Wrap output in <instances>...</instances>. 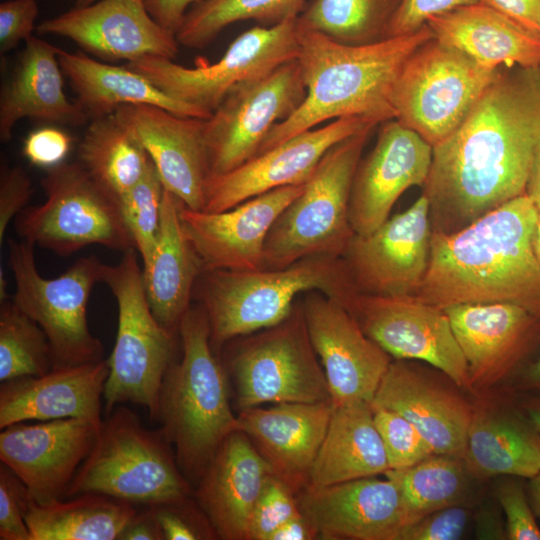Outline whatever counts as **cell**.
I'll return each mask as SVG.
<instances>
[{"label":"cell","mask_w":540,"mask_h":540,"mask_svg":"<svg viewBox=\"0 0 540 540\" xmlns=\"http://www.w3.org/2000/svg\"><path fill=\"white\" fill-rule=\"evenodd\" d=\"M540 147V68L500 70L463 122L433 147L423 193L432 232H456L525 194Z\"/></svg>","instance_id":"obj_1"},{"label":"cell","mask_w":540,"mask_h":540,"mask_svg":"<svg viewBox=\"0 0 540 540\" xmlns=\"http://www.w3.org/2000/svg\"><path fill=\"white\" fill-rule=\"evenodd\" d=\"M538 211L526 194L453 233L432 232L425 276L414 295L440 309L507 302L540 318Z\"/></svg>","instance_id":"obj_2"},{"label":"cell","mask_w":540,"mask_h":540,"mask_svg":"<svg viewBox=\"0 0 540 540\" xmlns=\"http://www.w3.org/2000/svg\"><path fill=\"white\" fill-rule=\"evenodd\" d=\"M300 29L296 60L306 97L294 113L271 129L257 154L329 120L364 116L383 123L395 119L392 94L399 73L411 54L434 38L427 24L365 45L341 44Z\"/></svg>","instance_id":"obj_3"},{"label":"cell","mask_w":540,"mask_h":540,"mask_svg":"<svg viewBox=\"0 0 540 540\" xmlns=\"http://www.w3.org/2000/svg\"><path fill=\"white\" fill-rule=\"evenodd\" d=\"M178 331L182 358L164 376L156 418L162 423L161 434L175 446L181 472L198 482L239 424L230 407L224 370L213 354L203 307H190Z\"/></svg>","instance_id":"obj_4"},{"label":"cell","mask_w":540,"mask_h":540,"mask_svg":"<svg viewBox=\"0 0 540 540\" xmlns=\"http://www.w3.org/2000/svg\"><path fill=\"white\" fill-rule=\"evenodd\" d=\"M201 275L202 307L216 348L280 323L303 292L318 291L342 304L358 291L342 257L313 256L279 269H218Z\"/></svg>","instance_id":"obj_5"},{"label":"cell","mask_w":540,"mask_h":540,"mask_svg":"<svg viewBox=\"0 0 540 540\" xmlns=\"http://www.w3.org/2000/svg\"><path fill=\"white\" fill-rule=\"evenodd\" d=\"M160 433L126 407L102 420L96 441L66 498L95 493L149 506L186 501L189 484Z\"/></svg>","instance_id":"obj_6"},{"label":"cell","mask_w":540,"mask_h":540,"mask_svg":"<svg viewBox=\"0 0 540 540\" xmlns=\"http://www.w3.org/2000/svg\"><path fill=\"white\" fill-rule=\"evenodd\" d=\"M371 131L345 138L325 153L303 191L271 227L263 268H284L313 256L342 257L355 235L349 219V200Z\"/></svg>","instance_id":"obj_7"},{"label":"cell","mask_w":540,"mask_h":540,"mask_svg":"<svg viewBox=\"0 0 540 540\" xmlns=\"http://www.w3.org/2000/svg\"><path fill=\"white\" fill-rule=\"evenodd\" d=\"M136 251L131 248L123 252L116 265L104 268L102 282L115 297L118 325L107 359L109 374L103 397L107 414L130 402L146 407L156 418L162 382L172 364L174 333L151 311Z\"/></svg>","instance_id":"obj_8"},{"label":"cell","mask_w":540,"mask_h":540,"mask_svg":"<svg viewBox=\"0 0 540 540\" xmlns=\"http://www.w3.org/2000/svg\"><path fill=\"white\" fill-rule=\"evenodd\" d=\"M34 247L24 239L8 240L16 284L12 301L47 335L52 369L103 360V345L88 327L87 304L106 264L96 256L80 257L60 276L45 278L37 269Z\"/></svg>","instance_id":"obj_9"},{"label":"cell","mask_w":540,"mask_h":540,"mask_svg":"<svg viewBox=\"0 0 540 540\" xmlns=\"http://www.w3.org/2000/svg\"><path fill=\"white\" fill-rule=\"evenodd\" d=\"M40 183L45 202L27 206L15 218L22 239L59 256L93 244L121 252L135 248L117 198L80 162H62L48 169Z\"/></svg>","instance_id":"obj_10"},{"label":"cell","mask_w":540,"mask_h":540,"mask_svg":"<svg viewBox=\"0 0 540 540\" xmlns=\"http://www.w3.org/2000/svg\"><path fill=\"white\" fill-rule=\"evenodd\" d=\"M499 72L432 38L399 73L392 94L395 119L433 148L463 122Z\"/></svg>","instance_id":"obj_11"},{"label":"cell","mask_w":540,"mask_h":540,"mask_svg":"<svg viewBox=\"0 0 540 540\" xmlns=\"http://www.w3.org/2000/svg\"><path fill=\"white\" fill-rule=\"evenodd\" d=\"M300 31L296 17L243 32L213 63L197 59L194 67H185L172 59L144 56L125 66L149 79L167 95L212 114L237 84L262 78L296 60Z\"/></svg>","instance_id":"obj_12"},{"label":"cell","mask_w":540,"mask_h":540,"mask_svg":"<svg viewBox=\"0 0 540 540\" xmlns=\"http://www.w3.org/2000/svg\"><path fill=\"white\" fill-rule=\"evenodd\" d=\"M301 302L280 323L243 343L231 361L237 404L331 402Z\"/></svg>","instance_id":"obj_13"},{"label":"cell","mask_w":540,"mask_h":540,"mask_svg":"<svg viewBox=\"0 0 540 540\" xmlns=\"http://www.w3.org/2000/svg\"><path fill=\"white\" fill-rule=\"evenodd\" d=\"M306 97L297 60L234 86L204 120L210 175L227 173L253 158L271 129Z\"/></svg>","instance_id":"obj_14"},{"label":"cell","mask_w":540,"mask_h":540,"mask_svg":"<svg viewBox=\"0 0 540 540\" xmlns=\"http://www.w3.org/2000/svg\"><path fill=\"white\" fill-rule=\"evenodd\" d=\"M362 331L396 360H420L472 391L468 365L443 309L415 296L356 291L342 304Z\"/></svg>","instance_id":"obj_15"},{"label":"cell","mask_w":540,"mask_h":540,"mask_svg":"<svg viewBox=\"0 0 540 540\" xmlns=\"http://www.w3.org/2000/svg\"><path fill=\"white\" fill-rule=\"evenodd\" d=\"M380 124L364 116L332 120L299 133L220 175H209L204 187L205 212H221L247 199L284 186L303 184L335 144Z\"/></svg>","instance_id":"obj_16"},{"label":"cell","mask_w":540,"mask_h":540,"mask_svg":"<svg viewBox=\"0 0 540 540\" xmlns=\"http://www.w3.org/2000/svg\"><path fill=\"white\" fill-rule=\"evenodd\" d=\"M432 229L422 194L407 210L366 236L354 235L344 259L359 292L414 296L427 271Z\"/></svg>","instance_id":"obj_17"},{"label":"cell","mask_w":540,"mask_h":540,"mask_svg":"<svg viewBox=\"0 0 540 540\" xmlns=\"http://www.w3.org/2000/svg\"><path fill=\"white\" fill-rule=\"evenodd\" d=\"M101 423L79 417L10 425L0 433L1 463L24 483L34 502L65 499Z\"/></svg>","instance_id":"obj_18"},{"label":"cell","mask_w":540,"mask_h":540,"mask_svg":"<svg viewBox=\"0 0 540 540\" xmlns=\"http://www.w3.org/2000/svg\"><path fill=\"white\" fill-rule=\"evenodd\" d=\"M301 303L332 405L371 404L391 356L362 331L338 301L310 291Z\"/></svg>","instance_id":"obj_19"},{"label":"cell","mask_w":540,"mask_h":540,"mask_svg":"<svg viewBox=\"0 0 540 540\" xmlns=\"http://www.w3.org/2000/svg\"><path fill=\"white\" fill-rule=\"evenodd\" d=\"M305 184L273 189L221 212L195 211L181 201V225L203 271L263 268L267 235Z\"/></svg>","instance_id":"obj_20"},{"label":"cell","mask_w":540,"mask_h":540,"mask_svg":"<svg viewBox=\"0 0 540 540\" xmlns=\"http://www.w3.org/2000/svg\"><path fill=\"white\" fill-rule=\"evenodd\" d=\"M39 34H53L75 42L103 62L157 56L174 60L176 35L147 11L144 0H98L74 7L36 26Z\"/></svg>","instance_id":"obj_21"},{"label":"cell","mask_w":540,"mask_h":540,"mask_svg":"<svg viewBox=\"0 0 540 540\" xmlns=\"http://www.w3.org/2000/svg\"><path fill=\"white\" fill-rule=\"evenodd\" d=\"M374 148L360 160L350 200L349 219L356 235L366 236L388 218L404 191L423 186L432 162V146L396 119L381 123Z\"/></svg>","instance_id":"obj_22"},{"label":"cell","mask_w":540,"mask_h":540,"mask_svg":"<svg viewBox=\"0 0 540 540\" xmlns=\"http://www.w3.org/2000/svg\"><path fill=\"white\" fill-rule=\"evenodd\" d=\"M296 496L321 539L398 540L408 524L399 487L387 477L307 486Z\"/></svg>","instance_id":"obj_23"},{"label":"cell","mask_w":540,"mask_h":540,"mask_svg":"<svg viewBox=\"0 0 540 540\" xmlns=\"http://www.w3.org/2000/svg\"><path fill=\"white\" fill-rule=\"evenodd\" d=\"M443 310L466 359L473 392L504 379L540 334V318L513 303H461Z\"/></svg>","instance_id":"obj_24"},{"label":"cell","mask_w":540,"mask_h":540,"mask_svg":"<svg viewBox=\"0 0 540 540\" xmlns=\"http://www.w3.org/2000/svg\"><path fill=\"white\" fill-rule=\"evenodd\" d=\"M114 113L138 137L164 188L186 207L202 211L204 187L210 175L205 119L146 104L123 105Z\"/></svg>","instance_id":"obj_25"},{"label":"cell","mask_w":540,"mask_h":540,"mask_svg":"<svg viewBox=\"0 0 540 540\" xmlns=\"http://www.w3.org/2000/svg\"><path fill=\"white\" fill-rule=\"evenodd\" d=\"M332 402L276 403L241 409L239 430L269 464L272 474L296 495L310 472L332 415Z\"/></svg>","instance_id":"obj_26"},{"label":"cell","mask_w":540,"mask_h":540,"mask_svg":"<svg viewBox=\"0 0 540 540\" xmlns=\"http://www.w3.org/2000/svg\"><path fill=\"white\" fill-rule=\"evenodd\" d=\"M371 405L405 417L434 454L462 457L473 405L406 360L391 362Z\"/></svg>","instance_id":"obj_27"},{"label":"cell","mask_w":540,"mask_h":540,"mask_svg":"<svg viewBox=\"0 0 540 540\" xmlns=\"http://www.w3.org/2000/svg\"><path fill=\"white\" fill-rule=\"evenodd\" d=\"M270 475L269 464L242 431L223 441L197 482L196 492L220 538L247 540L252 509Z\"/></svg>","instance_id":"obj_28"},{"label":"cell","mask_w":540,"mask_h":540,"mask_svg":"<svg viewBox=\"0 0 540 540\" xmlns=\"http://www.w3.org/2000/svg\"><path fill=\"white\" fill-rule=\"evenodd\" d=\"M107 360L51 369L1 383L0 428L27 420L101 419Z\"/></svg>","instance_id":"obj_29"},{"label":"cell","mask_w":540,"mask_h":540,"mask_svg":"<svg viewBox=\"0 0 540 540\" xmlns=\"http://www.w3.org/2000/svg\"><path fill=\"white\" fill-rule=\"evenodd\" d=\"M59 49L33 35L25 41L17 66L1 90V142H8L16 123L25 118L69 126L90 122L81 106L65 95Z\"/></svg>","instance_id":"obj_30"},{"label":"cell","mask_w":540,"mask_h":540,"mask_svg":"<svg viewBox=\"0 0 540 540\" xmlns=\"http://www.w3.org/2000/svg\"><path fill=\"white\" fill-rule=\"evenodd\" d=\"M426 24L435 39L488 68H540V34L479 2L436 15Z\"/></svg>","instance_id":"obj_31"},{"label":"cell","mask_w":540,"mask_h":540,"mask_svg":"<svg viewBox=\"0 0 540 540\" xmlns=\"http://www.w3.org/2000/svg\"><path fill=\"white\" fill-rule=\"evenodd\" d=\"M181 200L164 190L156 247L143 267L147 301L157 321L174 333L190 308L192 290L202 263L180 221Z\"/></svg>","instance_id":"obj_32"},{"label":"cell","mask_w":540,"mask_h":540,"mask_svg":"<svg viewBox=\"0 0 540 540\" xmlns=\"http://www.w3.org/2000/svg\"><path fill=\"white\" fill-rule=\"evenodd\" d=\"M63 74L76 94V102L90 120L114 113L130 104L154 105L172 113L208 119L211 113L179 101L157 88L149 79L124 66L97 61L84 51L59 49Z\"/></svg>","instance_id":"obj_33"},{"label":"cell","mask_w":540,"mask_h":540,"mask_svg":"<svg viewBox=\"0 0 540 540\" xmlns=\"http://www.w3.org/2000/svg\"><path fill=\"white\" fill-rule=\"evenodd\" d=\"M462 460L477 478H533L540 472V434L533 425L487 403L473 406Z\"/></svg>","instance_id":"obj_34"},{"label":"cell","mask_w":540,"mask_h":540,"mask_svg":"<svg viewBox=\"0 0 540 540\" xmlns=\"http://www.w3.org/2000/svg\"><path fill=\"white\" fill-rule=\"evenodd\" d=\"M389 464L370 403L333 406L312 466L310 487H324L385 474Z\"/></svg>","instance_id":"obj_35"},{"label":"cell","mask_w":540,"mask_h":540,"mask_svg":"<svg viewBox=\"0 0 540 540\" xmlns=\"http://www.w3.org/2000/svg\"><path fill=\"white\" fill-rule=\"evenodd\" d=\"M137 514L133 504L88 493L40 504L25 511L30 540H113Z\"/></svg>","instance_id":"obj_36"},{"label":"cell","mask_w":540,"mask_h":540,"mask_svg":"<svg viewBox=\"0 0 540 540\" xmlns=\"http://www.w3.org/2000/svg\"><path fill=\"white\" fill-rule=\"evenodd\" d=\"M78 154L92 178L117 199L140 181L151 161L138 137L115 113L90 120Z\"/></svg>","instance_id":"obj_37"},{"label":"cell","mask_w":540,"mask_h":540,"mask_svg":"<svg viewBox=\"0 0 540 540\" xmlns=\"http://www.w3.org/2000/svg\"><path fill=\"white\" fill-rule=\"evenodd\" d=\"M470 474L461 457L432 454L404 469H389L402 495L408 524L439 509L463 502Z\"/></svg>","instance_id":"obj_38"},{"label":"cell","mask_w":540,"mask_h":540,"mask_svg":"<svg viewBox=\"0 0 540 540\" xmlns=\"http://www.w3.org/2000/svg\"><path fill=\"white\" fill-rule=\"evenodd\" d=\"M401 0H312L298 16L300 27L346 45L388 38Z\"/></svg>","instance_id":"obj_39"},{"label":"cell","mask_w":540,"mask_h":540,"mask_svg":"<svg viewBox=\"0 0 540 540\" xmlns=\"http://www.w3.org/2000/svg\"><path fill=\"white\" fill-rule=\"evenodd\" d=\"M306 0H201L186 13L176 33L179 45L201 49L229 25L253 20L274 26L296 18Z\"/></svg>","instance_id":"obj_40"},{"label":"cell","mask_w":540,"mask_h":540,"mask_svg":"<svg viewBox=\"0 0 540 540\" xmlns=\"http://www.w3.org/2000/svg\"><path fill=\"white\" fill-rule=\"evenodd\" d=\"M51 369V348L43 329L13 301L1 302L0 382L41 376Z\"/></svg>","instance_id":"obj_41"},{"label":"cell","mask_w":540,"mask_h":540,"mask_svg":"<svg viewBox=\"0 0 540 540\" xmlns=\"http://www.w3.org/2000/svg\"><path fill=\"white\" fill-rule=\"evenodd\" d=\"M164 185L152 160L144 176L117 200L143 267L150 262L160 228Z\"/></svg>","instance_id":"obj_42"},{"label":"cell","mask_w":540,"mask_h":540,"mask_svg":"<svg viewBox=\"0 0 540 540\" xmlns=\"http://www.w3.org/2000/svg\"><path fill=\"white\" fill-rule=\"evenodd\" d=\"M371 407L390 469L411 467L434 454L415 426L401 414L383 407Z\"/></svg>","instance_id":"obj_43"},{"label":"cell","mask_w":540,"mask_h":540,"mask_svg":"<svg viewBox=\"0 0 540 540\" xmlns=\"http://www.w3.org/2000/svg\"><path fill=\"white\" fill-rule=\"evenodd\" d=\"M300 512L296 494L270 475L252 509L247 540H270L278 528Z\"/></svg>","instance_id":"obj_44"},{"label":"cell","mask_w":540,"mask_h":540,"mask_svg":"<svg viewBox=\"0 0 540 540\" xmlns=\"http://www.w3.org/2000/svg\"><path fill=\"white\" fill-rule=\"evenodd\" d=\"M31 497L24 483L5 464L0 465V539L30 540L25 511Z\"/></svg>","instance_id":"obj_45"},{"label":"cell","mask_w":540,"mask_h":540,"mask_svg":"<svg viewBox=\"0 0 540 540\" xmlns=\"http://www.w3.org/2000/svg\"><path fill=\"white\" fill-rule=\"evenodd\" d=\"M469 511L462 504L434 511L406 526L398 540H458L467 529Z\"/></svg>","instance_id":"obj_46"},{"label":"cell","mask_w":540,"mask_h":540,"mask_svg":"<svg viewBox=\"0 0 540 540\" xmlns=\"http://www.w3.org/2000/svg\"><path fill=\"white\" fill-rule=\"evenodd\" d=\"M496 497L506 516L507 538L540 540V527L522 487L515 481L499 485Z\"/></svg>","instance_id":"obj_47"},{"label":"cell","mask_w":540,"mask_h":540,"mask_svg":"<svg viewBox=\"0 0 540 540\" xmlns=\"http://www.w3.org/2000/svg\"><path fill=\"white\" fill-rule=\"evenodd\" d=\"M39 8L36 0H7L0 3V52L7 53L26 41L36 30Z\"/></svg>","instance_id":"obj_48"},{"label":"cell","mask_w":540,"mask_h":540,"mask_svg":"<svg viewBox=\"0 0 540 540\" xmlns=\"http://www.w3.org/2000/svg\"><path fill=\"white\" fill-rule=\"evenodd\" d=\"M33 194L32 182L21 166L1 165L0 171V243L11 220L22 212Z\"/></svg>","instance_id":"obj_49"},{"label":"cell","mask_w":540,"mask_h":540,"mask_svg":"<svg viewBox=\"0 0 540 540\" xmlns=\"http://www.w3.org/2000/svg\"><path fill=\"white\" fill-rule=\"evenodd\" d=\"M477 2L478 0H401L390 22L388 37L414 32L436 15Z\"/></svg>","instance_id":"obj_50"},{"label":"cell","mask_w":540,"mask_h":540,"mask_svg":"<svg viewBox=\"0 0 540 540\" xmlns=\"http://www.w3.org/2000/svg\"><path fill=\"white\" fill-rule=\"evenodd\" d=\"M71 146L72 138L68 133L47 126L30 132L22 151L31 164L50 169L64 162Z\"/></svg>","instance_id":"obj_51"},{"label":"cell","mask_w":540,"mask_h":540,"mask_svg":"<svg viewBox=\"0 0 540 540\" xmlns=\"http://www.w3.org/2000/svg\"><path fill=\"white\" fill-rule=\"evenodd\" d=\"M184 502L150 506L164 539L195 540L203 538L198 528L182 512L181 506Z\"/></svg>","instance_id":"obj_52"},{"label":"cell","mask_w":540,"mask_h":540,"mask_svg":"<svg viewBox=\"0 0 540 540\" xmlns=\"http://www.w3.org/2000/svg\"><path fill=\"white\" fill-rule=\"evenodd\" d=\"M540 34V0H478Z\"/></svg>","instance_id":"obj_53"},{"label":"cell","mask_w":540,"mask_h":540,"mask_svg":"<svg viewBox=\"0 0 540 540\" xmlns=\"http://www.w3.org/2000/svg\"><path fill=\"white\" fill-rule=\"evenodd\" d=\"M201 0H144L153 19L176 35L187 11Z\"/></svg>","instance_id":"obj_54"},{"label":"cell","mask_w":540,"mask_h":540,"mask_svg":"<svg viewBox=\"0 0 540 540\" xmlns=\"http://www.w3.org/2000/svg\"><path fill=\"white\" fill-rule=\"evenodd\" d=\"M121 540H162L161 529L151 510L136 514L124 528L119 538Z\"/></svg>","instance_id":"obj_55"},{"label":"cell","mask_w":540,"mask_h":540,"mask_svg":"<svg viewBox=\"0 0 540 540\" xmlns=\"http://www.w3.org/2000/svg\"><path fill=\"white\" fill-rule=\"evenodd\" d=\"M317 538H319L318 532L300 512L278 528L270 540H312Z\"/></svg>","instance_id":"obj_56"},{"label":"cell","mask_w":540,"mask_h":540,"mask_svg":"<svg viewBox=\"0 0 540 540\" xmlns=\"http://www.w3.org/2000/svg\"><path fill=\"white\" fill-rule=\"evenodd\" d=\"M525 194L529 197L538 213H540V147L532 162Z\"/></svg>","instance_id":"obj_57"},{"label":"cell","mask_w":540,"mask_h":540,"mask_svg":"<svg viewBox=\"0 0 540 540\" xmlns=\"http://www.w3.org/2000/svg\"><path fill=\"white\" fill-rule=\"evenodd\" d=\"M521 385L525 389L537 391L540 394V355L524 374Z\"/></svg>","instance_id":"obj_58"},{"label":"cell","mask_w":540,"mask_h":540,"mask_svg":"<svg viewBox=\"0 0 540 540\" xmlns=\"http://www.w3.org/2000/svg\"><path fill=\"white\" fill-rule=\"evenodd\" d=\"M523 409L528 417L529 422L540 434V394L527 399L523 403Z\"/></svg>","instance_id":"obj_59"},{"label":"cell","mask_w":540,"mask_h":540,"mask_svg":"<svg viewBox=\"0 0 540 540\" xmlns=\"http://www.w3.org/2000/svg\"><path fill=\"white\" fill-rule=\"evenodd\" d=\"M529 492L532 509L540 518V472L530 479Z\"/></svg>","instance_id":"obj_60"},{"label":"cell","mask_w":540,"mask_h":540,"mask_svg":"<svg viewBox=\"0 0 540 540\" xmlns=\"http://www.w3.org/2000/svg\"><path fill=\"white\" fill-rule=\"evenodd\" d=\"M533 246H534L535 254L540 261V213L538 214V218L536 222V227H535V232H534V237H533Z\"/></svg>","instance_id":"obj_61"},{"label":"cell","mask_w":540,"mask_h":540,"mask_svg":"<svg viewBox=\"0 0 540 540\" xmlns=\"http://www.w3.org/2000/svg\"><path fill=\"white\" fill-rule=\"evenodd\" d=\"M6 288H7L6 279L3 276V270L1 269V272H0V300L1 302L7 300Z\"/></svg>","instance_id":"obj_62"},{"label":"cell","mask_w":540,"mask_h":540,"mask_svg":"<svg viewBox=\"0 0 540 540\" xmlns=\"http://www.w3.org/2000/svg\"><path fill=\"white\" fill-rule=\"evenodd\" d=\"M75 1V6L76 7H82V6H88V5H91L95 2H97L98 0H74Z\"/></svg>","instance_id":"obj_63"}]
</instances>
